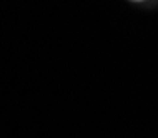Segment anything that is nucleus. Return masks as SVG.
Instances as JSON below:
<instances>
[{
    "mask_svg": "<svg viewBox=\"0 0 158 138\" xmlns=\"http://www.w3.org/2000/svg\"><path fill=\"white\" fill-rule=\"evenodd\" d=\"M136 2H138V0H136Z\"/></svg>",
    "mask_w": 158,
    "mask_h": 138,
    "instance_id": "f257e3e1",
    "label": "nucleus"
}]
</instances>
